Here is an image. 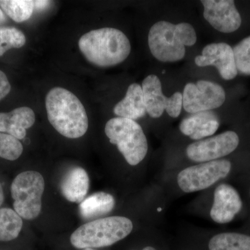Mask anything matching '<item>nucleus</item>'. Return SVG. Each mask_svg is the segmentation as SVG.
<instances>
[{
	"mask_svg": "<svg viewBox=\"0 0 250 250\" xmlns=\"http://www.w3.org/2000/svg\"><path fill=\"white\" fill-rule=\"evenodd\" d=\"M6 21V16L3 10L0 8V26Z\"/></svg>",
	"mask_w": 250,
	"mask_h": 250,
	"instance_id": "29",
	"label": "nucleus"
},
{
	"mask_svg": "<svg viewBox=\"0 0 250 250\" xmlns=\"http://www.w3.org/2000/svg\"><path fill=\"white\" fill-rule=\"evenodd\" d=\"M204 18L220 32L232 33L241 27V15L233 0H202Z\"/></svg>",
	"mask_w": 250,
	"mask_h": 250,
	"instance_id": "10",
	"label": "nucleus"
},
{
	"mask_svg": "<svg viewBox=\"0 0 250 250\" xmlns=\"http://www.w3.org/2000/svg\"><path fill=\"white\" fill-rule=\"evenodd\" d=\"M50 1H34L35 4V9L38 10H42L45 9L48 6Z\"/></svg>",
	"mask_w": 250,
	"mask_h": 250,
	"instance_id": "28",
	"label": "nucleus"
},
{
	"mask_svg": "<svg viewBox=\"0 0 250 250\" xmlns=\"http://www.w3.org/2000/svg\"><path fill=\"white\" fill-rule=\"evenodd\" d=\"M132 221L124 216L97 219L82 225L72 233L70 243L78 249L111 246L132 231Z\"/></svg>",
	"mask_w": 250,
	"mask_h": 250,
	"instance_id": "4",
	"label": "nucleus"
},
{
	"mask_svg": "<svg viewBox=\"0 0 250 250\" xmlns=\"http://www.w3.org/2000/svg\"><path fill=\"white\" fill-rule=\"evenodd\" d=\"M141 86L146 112L151 118H160L167 108L170 98L163 93L159 77L155 75H149L143 80Z\"/></svg>",
	"mask_w": 250,
	"mask_h": 250,
	"instance_id": "14",
	"label": "nucleus"
},
{
	"mask_svg": "<svg viewBox=\"0 0 250 250\" xmlns=\"http://www.w3.org/2000/svg\"><path fill=\"white\" fill-rule=\"evenodd\" d=\"M231 169V164L226 159L200 163L181 170L177 174V184L187 193L201 191L228 177Z\"/></svg>",
	"mask_w": 250,
	"mask_h": 250,
	"instance_id": "7",
	"label": "nucleus"
},
{
	"mask_svg": "<svg viewBox=\"0 0 250 250\" xmlns=\"http://www.w3.org/2000/svg\"><path fill=\"white\" fill-rule=\"evenodd\" d=\"M82 250H97L94 249V248H84V249H82Z\"/></svg>",
	"mask_w": 250,
	"mask_h": 250,
	"instance_id": "32",
	"label": "nucleus"
},
{
	"mask_svg": "<svg viewBox=\"0 0 250 250\" xmlns=\"http://www.w3.org/2000/svg\"><path fill=\"white\" fill-rule=\"evenodd\" d=\"M142 250H156L155 248H153L152 246H147L146 248H143Z\"/></svg>",
	"mask_w": 250,
	"mask_h": 250,
	"instance_id": "31",
	"label": "nucleus"
},
{
	"mask_svg": "<svg viewBox=\"0 0 250 250\" xmlns=\"http://www.w3.org/2000/svg\"><path fill=\"white\" fill-rule=\"evenodd\" d=\"M45 181L39 172L25 171L16 176L11 187L15 211L22 218L34 220L42 208Z\"/></svg>",
	"mask_w": 250,
	"mask_h": 250,
	"instance_id": "6",
	"label": "nucleus"
},
{
	"mask_svg": "<svg viewBox=\"0 0 250 250\" xmlns=\"http://www.w3.org/2000/svg\"><path fill=\"white\" fill-rule=\"evenodd\" d=\"M105 134L130 166L139 165L147 155L148 143L139 123L126 118H112L106 123Z\"/></svg>",
	"mask_w": 250,
	"mask_h": 250,
	"instance_id": "5",
	"label": "nucleus"
},
{
	"mask_svg": "<svg viewBox=\"0 0 250 250\" xmlns=\"http://www.w3.org/2000/svg\"><path fill=\"white\" fill-rule=\"evenodd\" d=\"M239 142V137L236 132L225 131L189 145L187 148V155L190 160L199 164L218 160L233 152Z\"/></svg>",
	"mask_w": 250,
	"mask_h": 250,
	"instance_id": "9",
	"label": "nucleus"
},
{
	"mask_svg": "<svg viewBox=\"0 0 250 250\" xmlns=\"http://www.w3.org/2000/svg\"><path fill=\"white\" fill-rule=\"evenodd\" d=\"M22 144L19 140L0 131V157L15 161L22 155Z\"/></svg>",
	"mask_w": 250,
	"mask_h": 250,
	"instance_id": "22",
	"label": "nucleus"
},
{
	"mask_svg": "<svg viewBox=\"0 0 250 250\" xmlns=\"http://www.w3.org/2000/svg\"><path fill=\"white\" fill-rule=\"evenodd\" d=\"M116 200L111 194L98 192L84 199L80 205L81 216L85 220L103 216L114 208Z\"/></svg>",
	"mask_w": 250,
	"mask_h": 250,
	"instance_id": "17",
	"label": "nucleus"
},
{
	"mask_svg": "<svg viewBox=\"0 0 250 250\" xmlns=\"http://www.w3.org/2000/svg\"><path fill=\"white\" fill-rule=\"evenodd\" d=\"M116 116L126 119L136 120L146 116V108L143 98L142 86L139 83H131L126 90L124 99L113 108Z\"/></svg>",
	"mask_w": 250,
	"mask_h": 250,
	"instance_id": "16",
	"label": "nucleus"
},
{
	"mask_svg": "<svg viewBox=\"0 0 250 250\" xmlns=\"http://www.w3.org/2000/svg\"><path fill=\"white\" fill-rule=\"evenodd\" d=\"M47 118L59 134L79 139L86 133L88 119L84 106L75 94L62 87L48 92L45 99Z\"/></svg>",
	"mask_w": 250,
	"mask_h": 250,
	"instance_id": "1",
	"label": "nucleus"
},
{
	"mask_svg": "<svg viewBox=\"0 0 250 250\" xmlns=\"http://www.w3.org/2000/svg\"><path fill=\"white\" fill-rule=\"evenodd\" d=\"M0 8L16 22L27 21L35 9L32 0H0Z\"/></svg>",
	"mask_w": 250,
	"mask_h": 250,
	"instance_id": "20",
	"label": "nucleus"
},
{
	"mask_svg": "<svg viewBox=\"0 0 250 250\" xmlns=\"http://www.w3.org/2000/svg\"><path fill=\"white\" fill-rule=\"evenodd\" d=\"M11 86L7 77L4 72L0 70V100L7 96L11 91Z\"/></svg>",
	"mask_w": 250,
	"mask_h": 250,
	"instance_id": "27",
	"label": "nucleus"
},
{
	"mask_svg": "<svg viewBox=\"0 0 250 250\" xmlns=\"http://www.w3.org/2000/svg\"><path fill=\"white\" fill-rule=\"evenodd\" d=\"M196 32L191 24L187 22L172 24L161 21L150 28L148 45L154 58L161 62H172L185 57V46L195 45Z\"/></svg>",
	"mask_w": 250,
	"mask_h": 250,
	"instance_id": "3",
	"label": "nucleus"
},
{
	"mask_svg": "<svg viewBox=\"0 0 250 250\" xmlns=\"http://www.w3.org/2000/svg\"><path fill=\"white\" fill-rule=\"evenodd\" d=\"M233 52L237 70L250 75V36L237 44Z\"/></svg>",
	"mask_w": 250,
	"mask_h": 250,
	"instance_id": "23",
	"label": "nucleus"
},
{
	"mask_svg": "<svg viewBox=\"0 0 250 250\" xmlns=\"http://www.w3.org/2000/svg\"><path fill=\"white\" fill-rule=\"evenodd\" d=\"M89 189V177L84 169L74 167L65 174L61 182V191L69 202L81 203Z\"/></svg>",
	"mask_w": 250,
	"mask_h": 250,
	"instance_id": "15",
	"label": "nucleus"
},
{
	"mask_svg": "<svg viewBox=\"0 0 250 250\" xmlns=\"http://www.w3.org/2000/svg\"><path fill=\"white\" fill-rule=\"evenodd\" d=\"M197 66H215L222 78L231 80L238 75L233 48L225 42H213L202 49L201 55L195 58Z\"/></svg>",
	"mask_w": 250,
	"mask_h": 250,
	"instance_id": "11",
	"label": "nucleus"
},
{
	"mask_svg": "<svg viewBox=\"0 0 250 250\" xmlns=\"http://www.w3.org/2000/svg\"><path fill=\"white\" fill-rule=\"evenodd\" d=\"M213 119H217L216 116H215L214 113H210L209 111L195 113L181 122L179 129L182 134L190 137L200 125L205 123V122Z\"/></svg>",
	"mask_w": 250,
	"mask_h": 250,
	"instance_id": "24",
	"label": "nucleus"
},
{
	"mask_svg": "<svg viewBox=\"0 0 250 250\" xmlns=\"http://www.w3.org/2000/svg\"><path fill=\"white\" fill-rule=\"evenodd\" d=\"M219 122L217 119L210 120L200 125L195 132L190 136V139L195 141H200L208 136H212L218 129Z\"/></svg>",
	"mask_w": 250,
	"mask_h": 250,
	"instance_id": "25",
	"label": "nucleus"
},
{
	"mask_svg": "<svg viewBox=\"0 0 250 250\" xmlns=\"http://www.w3.org/2000/svg\"><path fill=\"white\" fill-rule=\"evenodd\" d=\"M79 47L90 63L101 67L115 66L127 59L131 43L123 31L105 27L86 33L80 38Z\"/></svg>",
	"mask_w": 250,
	"mask_h": 250,
	"instance_id": "2",
	"label": "nucleus"
},
{
	"mask_svg": "<svg viewBox=\"0 0 250 250\" xmlns=\"http://www.w3.org/2000/svg\"><path fill=\"white\" fill-rule=\"evenodd\" d=\"M26 43L24 33L16 27L0 28V57L12 48H21Z\"/></svg>",
	"mask_w": 250,
	"mask_h": 250,
	"instance_id": "21",
	"label": "nucleus"
},
{
	"mask_svg": "<svg viewBox=\"0 0 250 250\" xmlns=\"http://www.w3.org/2000/svg\"><path fill=\"white\" fill-rule=\"evenodd\" d=\"M4 191H3L2 187H1V184H0V207L2 205L4 202Z\"/></svg>",
	"mask_w": 250,
	"mask_h": 250,
	"instance_id": "30",
	"label": "nucleus"
},
{
	"mask_svg": "<svg viewBox=\"0 0 250 250\" xmlns=\"http://www.w3.org/2000/svg\"><path fill=\"white\" fill-rule=\"evenodd\" d=\"M35 113L31 108L19 107L9 113H0V131L22 140L27 129L35 123Z\"/></svg>",
	"mask_w": 250,
	"mask_h": 250,
	"instance_id": "13",
	"label": "nucleus"
},
{
	"mask_svg": "<svg viewBox=\"0 0 250 250\" xmlns=\"http://www.w3.org/2000/svg\"><path fill=\"white\" fill-rule=\"evenodd\" d=\"M242 200L236 189L227 184H221L215 188L210 216L218 224L232 221L241 210Z\"/></svg>",
	"mask_w": 250,
	"mask_h": 250,
	"instance_id": "12",
	"label": "nucleus"
},
{
	"mask_svg": "<svg viewBox=\"0 0 250 250\" xmlns=\"http://www.w3.org/2000/svg\"><path fill=\"white\" fill-rule=\"evenodd\" d=\"M22 225V218L14 209L0 208V241H11L17 238Z\"/></svg>",
	"mask_w": 250,
	"mask_h": 250,
	"instance_id": "19",
	"label": "nucleus"
},
{
	"mask_svg": "<svg viewBox=\"0 0 250 250\" xmlns=\"http://www.w3.org/2000/svg\"><path fill=\"white\" fill-rule=\"evenodd\" d=\"M166 112L172 118H178L183 107V95L180 92H176L170 97Z\"/></svg>",
	"mask_w": 250,
	"mask_h": 250,
	"instance_id": "26",
	"label": "nucleus"
},
{
	"mask_svg": "<svg viewBox=\"0 0 250 250\" xmlns=\"http://www.w3.org/2000/svg\"><path fill=\"white\" fill-rule=\"evenodd\" d=\"M208 250H250V236L239 233H218L210 238Z\"/></svg>",
	"mask_w": 250,
	"mask_h": 250,
	"instance_id": "18",
	"label": "nucleus"
},
{
	"mask_svg": "<svg viewBox=\"0 0 250 250\" xmlns=\"http://www.w3.org/2000/svg\"><path fill=\"white\" fill-rule=\"evenodd\" d=\"M182 95L184 110L191 114L219 108L226 99L221 85L205 80L198 81L196 83H187Z\"/></svg>",
	"mask_w": 250,
	"mask_h": 250,
	"instance_id": "8",
	"label": "nucleus"
}]
</instances>
